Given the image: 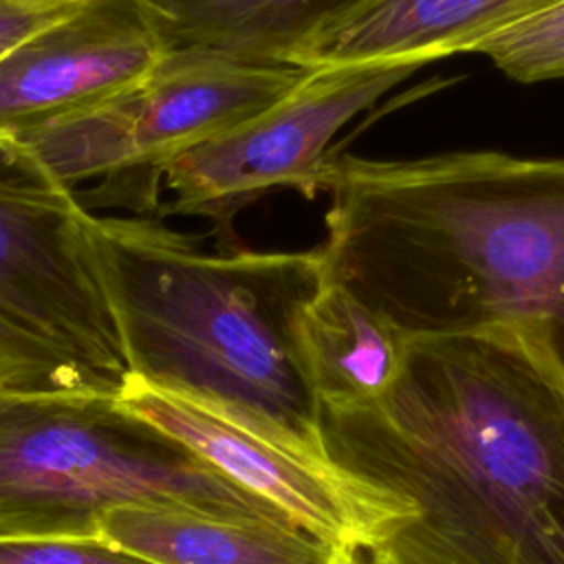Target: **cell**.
Here are the masks:
<instances>
[{
    "label": "cell",
    "mask_w": 564,
    "mask_h": 564,
    "mask_svg": "<svg viewBox=\"0 0 564 564\" xmlns=\"http://www.w3.org/2000/svg\"><path fill=\"white\" fill-rule=\"evenodd\" d=\"M0 564H156L101 538L0 540Z\"/></svg>",
    "instance_id": "2e32d148"
},
{
    "label": "cell",
    "mask_w": 564,
    "mask_h": 564,
    "mask_svg": "<svg viewBox=\"0 0 564 564\" xmlns=\"http://www.w3.org/2000/svg\"><path fill=\"white\" fill-rule=\"evenodd\" d=\"M562 0H366L297 48L291 64H427L507 31Z\"/></svg>",
    "instance_id": "30bf717a"
},
{
    "label": "cell",
    "mask_w": 564,
    "mask_h": 564,
    "mask_svg": "<svg viewBox=\"0 0 564 564\" xmlns=\"http://www.w3.org/2000/svg\"><path fill=\"white\" fill-rule=\"evenodd\" d=\"M516 82L564 77V0L474 48Z\"/></svg>",
    "instance_id": "9a60e30c"
},
{
    "label": "cell",
    "mask_w": 564,
    "mask_h": 564,
    "mask_svg": "<svg viewBox=\"0 0 564 564\" xmlns=\"http://www.w3.org/2000/svg\"><path fill=\"white\" fill-rule=\"evenodd\" d=\"M297 341L322 410H352L392 386L410 339L344 284L324 278L302 306Z\"/></svg>",
    "instance_id": "7c38bea8"
},
{
    "label": "cell",
    "mask_w": 564,
    "mask_h": 564,
    "mask_svg": "<svg viewBox=\"0 0 564 564\" xmlns=\"http://www.w3.org/2000/svg\"><path fill=\"white\" fill-rule=\"evenodd\" d=\"M304 73L302 66L249 62L205 46H172L134 88L106 101L126 176L137 174L156 189L170 159L260 112Z\"/></svg>",
    "instance_id": "ba28073f"
},
{
    "label": "cell",
    "mask_w": 564,
    "mask_h": 564,
    "mask_svg": "<svg viewBox=\"0 0 564 564\" xmlns=\"http://www.w3.org/2000/svg\"><path fill=\"white\" fill-rule=\"evenodd\" d=\"M77 227L132 379L337 474L297 341L302 306L324 282L317 247L205 253L154 218L95 216L86 207Z\"/></svg>",
    "instance_id": "3957f363"
},
{
    "label": "cell",
    "mask_w": 564,
    "mask_h": 564,
    "mask_svg": "<svg viewBox=\"0 0 564 564\" xmlns=\"http://www.w3.org/2000/svg\"><path fill=\"white\" fill-rule=\"evenodd\" d=\"M172 48L145 0H84L0 55V143L134 88Z\"/></svg>",
    "instance_id": "52a82bcc"
},
{
    "label": "cell",
    "mask_w": 564,
    "mask_h": 564,
    "mask_svg": "<svg viewBox=\"0 0 564 564\" xmlns=\"http://www.w3.org/2000/svg\"><path fill=\"white\" fill-rule=\"evenodd\" d=\"M383 564H564V372L516 328L421 335L392 386L322 410Z\"/></svg>",
    "instance_id": "6da1fadb"
},
{
    "label": "cell",
    "mask_w": 564,
    "mask_h": 564,
    "mask_svg": "<svg viewBox=\"0 0 564 564\" xmlns=\"http://www.w3.org/2000/svg\"><path fill=\"white\" fill-rule=\"evenodd\" d=\"M172 46L291 64L322 29L366 0H145Z\"/></svg>",
    "instance_id": "4fadbf2b"
},
{
    "label": "cell",
    "mask_w": 564,
    "mask_h": 564,
    "mask_svg": "<svg viewBox=\"0 0 564 564\" xmlns=\"http://www.w3.org/2000/svg\"><path fill=\"white\" fill-rule=\"evenodd\" d=\"M104 390L84 366L0 302V392Z\"/></svg>",
    "instance_id": "5bb4252c"
},
{
    "label": "cell",
    "mask_w": 564,
    "mask_h": 564,
    "mask_svg": "<svg viewBox=\"0 0 564 564\" xmlns=\"http://www.w3.org/2000/svg\"><path fill=\"white\" fill-rule=\"evenodd\" d=\"M341 564H383L379 557H375L370 551L364 549H352L346 553Z\"/></svg>",
    "instance_id": "e0dca14e"
},
{
    "label": "cell",
    "mask_w": 564,
    "mask_h": 564,
    "mask_svg": "<svg viewBox=\"0 0 564 564\" xmlns=\"http://www.w3.org/2000/svg\"><path fill=\"white\" fill-rule=\"evenodd\" d=\"M324 278L408 339L516 328L564 372V156L326 163Z\"/></svg>",
    "instance_id": "7a4b0ae2"
},
{
    "label": "cell",
    "mask_w": 564,
    "mask_h": 564,
    "mask_svg": "<svg viewBox=\"0 0 564 564\" xmlns=\"http://www.w3.org/2000/svg\"><path fill=\"white\" fill-rule=\"evenodd\" d=\"M64 2H79V0H64Z\"/></svg>",
    "instance_id": "ac0fdd59"
},
{
    "label": "cell",
    "mask_w": 564,
    "mask_h": 564,
    "mask_svg": "<svg viewBox=\"0 0 564 564\" xmlns=\"http://www.w3.org/2000/svg\"><path fill=\"white\" fill-rule=\"evenodd\" d=\"M82 207L75 194L0 192V302L119 394L130 368L112 306L79 238Z\"/></svg>",
    "instance_id": "8992f818"
},
{
    "label": "cell",
    "mask_w": 564,
    "mask_h": 564,
    "mask_svg": "<svg viewBox=\"0 0 564 564\" xmlns=\"http://www.w3.org/2000/svg\"><path fill=\"white\" fill-rule=\"evenodd\" d=\"M126 408L178 438L223 476L271 502L300 529L348 549H368L386 529L337 474L315 469L249 430L137 379L119 392Z\"/></svg>",
    "instance_id": "9c48e42d"
},
{
    "label": "cell",
    "mask_w": 564,
    "mask_h": 564,
    "mask_svg": "<svg viewBox=\"0 0 564 564\" xmlns=\"http://www.w3.org/2000/svg\"><path fill=\"white\" fill-rule=\"evenodd\" d=\"M419 68L388 62L306 68L280 99L161 167L174 194L167 212L209 218L225 251L240 249L234 216L273 187L304 198L324 192L335 134Z\"/></svg>",
    "instance_id": "5b68a950"
},
{
    "label": "cell",
    "mask_w": 564,
    "mask_h": 564,
    "mask_svg": "<svg viewBox=\"0 0 564 564\" xmlns=\"http://www.w3.org/2000/svg\"><path fill=\"white\" fill-rule=\"evenodd\" d=\"M117 507L297 527L119 394L0 392V540L99 538Z\"/></svg>",
    "instance_id": "277c9868"
},
{
    "label": "cell",
    "mask_w": 564,
    "mask_h": 564,
    "mask_svg": "<svg viewBox=\"0 0 564 564\" xmlns=\"http://www.w3.org/2000/svg\"><path fill=\"white\" fill-rule=\"evenodd\" d=\"M99 538L156 564H341L348 546L300 527L165 507H117Z\"/></svg>",
    "instance_id": "8fae6325"
}]
</instances>
